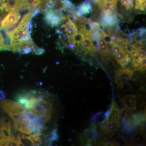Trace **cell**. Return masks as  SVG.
<instances>
[{
    "label": "cell",
    "instance_id": "3",
    "mask_svg": "<svg viewBox=\"0 0 146 146\" xmlns=\"http://www.w3.org/2000/svg\"><path fill=\"white\" fill-rule=\"evenodd\" d=\"M133 72L129 68H123L116 70L115 72V82L119 88L122 89L124 84L127 83L131 78Z\"/></svg>",
    "mask_w": 146,
    "mask_h": 146
},
{
    "label": "cell",
    "instance_id": "15",
    "mask_svg": "<svg viewBox=\"0 0 146 146\" xmlns=\"http://www.w3.org/2000/svg\"><path fill=\"white\" fill-rule=\"evenodd\" d=\"M145 119V115H143L141 113H136L133 114L129 120V123L134 126H138L141 125Z\"/></svg>",
    "mask_w": 146,
    "mask_h": 146
},
{
    "label": "cell",
    "instance_id": "20",
    "mask_svg": "<svg viewBox=\"0 0 146 146\" xmlns=\"http://www.w3.org/2000/svg\"><path fill=\"white\" fill-rule=\"evenodd\" d=\"M111 45L112 46V52L114 55L120 52L125 50L123 47L118 43H114Z\"/></svg>",
    "mask_w": 146,
    "mask_h": 146
},
{
    "label": "cell",
    "instance_id": "26",
    "mask_svg": "<svg viewBox=\"0 0 146 146\" xmlns=\"http://www.w3.org/2000/svg\"><path fill=\"white\" fill-rule=\"evenodd\" d=\"M58 138V134L56 129H54L52 131V133L51 137V141H55L57 140Z\"/></svg>",
    "mask_w": 146,
    "mask_h": 146
},
{
    "label": "cell",
    "instance_id": "6",
    "mask_svg": "<svg viewBox=\"0 0 146 146\" xmlns=\"http://www.w3.org/2000/svg\"><path fill=\"white\" fill-rule=\"evenodd\" d=\"M117 0H97L100 10L107 14L117 15Z\"/></svg>",
    "mask_w": 146,
    "mask_h": 146
},
{
    "label": "cell",
    "instance_id": "25",
    "mask_svg": "<svg viewBox=\"0 0 146 146\" xmlns=\"http://www.w3.org/2000/svg\"><path fill=\"white\" fill-rule=\"evenodd\" d=\"M5 40L4 39L3 36L0 30V50L5 49L7 48L5 43Z\"/></svg>",
    "mask_w": 146,
    "mask_h": 146
},
{
    "label": "cell",
    "instance_id": "11",
    "mask_svg": "<svg viewBox=\"0 0 146 146\" xmlns=\"http://www.w3.org/2000/svg\"><path fill=\"white\" fill-rule=\"evenodd\" d=\"M1 106L4 110L13 119V121H17L18 120L20 119L21 116H22V114L17 112L16 110L13 109L12 107H11L7 103L6 100L1 102Z\"/></svg>",
    "mask_w": 146,
    "mask_h": 146
},
{
    "label": "cell",
    "instance_id": "14",
    "mask_svg": "<svg viewBox=\"0 0 146 146\" xmlns=\"http://www.w3.org/2000/svg\"><path fill=\"white\" fill-rule=\"evenodd\" d=\"M98 46H97L99 52L102 56L105 57H108L110 54L108 49V45L107 42L104 40L103 38L100 39L97 42Z\"/></svg>",
    "mask_w": 146,
    "mask_h": 146
},
{
    "label": "cell",
    "instance_id": "27",
    "mask_svg": "<svg viewBox=\"0 0 146 146\" xmlns=\"http://www.w3.org/2000/svg\"><path fill=\"white\" fill-rule=\"evenodd\" d=\"M3 120L0 119V136H1V135L3 127Z\"/></svg>",
    "mask_w": 146,
    "mask_h": 146
},
{
    "label": "cell",
    "instance_id": "16",
    "mask_svg": "<svg viewBox=\"0 0 146 146\" xmlns=\"http://www.w3.org/2000/svg\"><path fill=\"white\" fill-rule=\"evenodd\" d=\"M1 136L6 138L11 137V125L9 121L3 120L2 131Z\"/></svg>",
    "mask_w": 146,
    "mask_h": 146
},
{
    "label": "cell",
    "instance_id": "17",
    "mask_svg": "<svg viewBox=\"0 0 146 146\" xmlns=\"http://www.w3.org/2000/svg\"><path fill=\"white\" fill-rule=\"evenodd\" d=\"M6 101L11 107H12L13 109L21 113L22 115L25 114L27 112V111L26 109L25 108L23 107L20 104L12 101L9 100H6Z\"/></svg>",
    "mask_w": 146,
    "mask_h": 146
},
{
    "label": "cell",
    "instance_id": "10",
    "mask_svg": "<svg viewBox=\"0 0 146 146\" xmlns=\"http://www.w3.org/2000/svg\"><path fill=\"white\" fill-rule=\"evenodd\" d=\"M119 119L118 118L109 117L104 125H103V128L107 133H113L120 127Z\"/></svg>",
    "mask_w": 146,
    "mask_h": 146
},
{
    "label": "cell",
    "instance_id": "23",
    "mask_svg": "<svg viewBox=\"0 0 146 146\" xmlns=\"http://www.w3.org/2000/svg\"><path fill=\"white\" fill-rule=\"evenodd\" d=\"M42 1L45 5H47L49 6L54 7L60 4L61 0H42Z\"/></svg>",
    "mask_w": 146,
    "mask_h": 146
},
{
    "label": "cell",
    "instance_id": "9",
    "mask_svg": "<svg viewBox=\"0 0 146 146\" xmlns=\"http://www.w3.org/2000/svg\"><path fill=\"white\" fill-rule=\"evenodd\" d=\"M102 25L105 27H114L118 23V19L117 15L107 14L103 12L101 16Z\"/></svg>",
    "mask_w": 146,
    "mask_h": 146
},
{
    "label": "cell",
    "instance_id": "5",
    "mask_svg": "<svg viewBox=\"0 0 146 146\" xmlns=\"http://www.w3.org/2000/svg\"><path fill=\"white\" fill-rule=\"evenodd\" d=\"M66 20L67 21L63 25L64 30L66 32L68 42L70 43V44L75 46L76 42V37L78 32L77 26L76 24L71 20L70 18H68Z\"/></svg>",
    "mask_w": 146,
    "mask_h": 146
},
{
    "label": "cell",
    "instance_id": "19",
    "mask_svg": "<svg viewBox=\"0 0 146 146\" xmlns=\"http://www.w3.org/2000/svg\"><path fill=\"white\" fill-rule=\"evenodd\" d=\"M146 0H136L135 8L141 11H145Z\"/></svg>",
    "mask_w": 146,
    "mask_h": 146
},
{
    "label": "cell",
    "instance_id": "21",
    "mask_svg": "<svg viewBox=\"0 0 146 146\" xmlns=\"http://www.w3.org/2000/svg\"><path fill=\"white\" fill-rule=\"evenodd\" d=\"M121 4L125 7L126 11H131L133 7V0H120Z\"/></svg>",
    "mask_w": 146,
    "mask_h": 146
},
{
    "label": "cell",
    "instance_id": "22",
    "mask_svg": "<svg viewBox=\"0 0 146 146\" xmlns=\"http://www.w3.org/2000/svg\"><path fill=\"white\" fill-rule=\"evenodd\" d=\"M29 136L32 142L33 146H39L42 145V140L39 136L33 134Z\"/></svg>",
    "mask_w": 146,
    "mask_h": 146
},
{
    "label": "cell",
    "instance_id": "4",
    "mask_svg": "<svg viewBox=\"0 0 146 146\" xmlns=\"http://www.w3.org/2000/svg\"><path fill=\"white\" fill-rule=\"evenodd\" d=\"M45 11V20L47 24L52 27L56 26L64 20V16H63L61 9H49Z\"/></svg>",
    "mask_w": 146,
    "mask_h": 146
},
{
    "label": "cell",
    "instance_id": "13",
    "mask_svg": "<svg viewBox=\"0 0 146 146\" xmlns=\"http://www.w3.org/2000/svg\"><path fill=\"white\" fill-rule=\"evenodd\" d=\"M115 59L119 64L124 68L131 60L128 54L125 50L120 52L115 55Z\"/></svg>",
    "mask_w": 146,
    "mask_h": 146
},
{
    "label": "cell",
    "instance_id": "1",
    "mask_svg": "<svg viewBox=\"0 0 146 146\" xmlns=\"http://www.w3.org/2000/svg\"><path fill=\"white\" fill-rule=\"evenodd\" d=\"M52 111V104L39 98H37L33 107L29 110L28 112L35 117H43L46 121L50 119Z\"/></svg>",
    "mask_w": 146,
    "mask_h": 146
},
{
    "label": "cell",
    "instance_id": "24",
    "mask_svg": "<svg viewBox=\"0 0 146 146\" xmlns=\"http://www.w3.org/2000/svg\"><path fill=\"white\" fill-rule=\"evenodd\" d=\"M8 139V143L7 146H21V143L18 139L13 137L7 138Z\"/></svg>",
    "mask_w": 146,
    "mask_h": 146
},
{
    "label": "cell",
    "instance_id": "7",
    "mask_svg": "<svg viewBox=\"0 0 146 146\" xmlns=\"http://www.w3.org/2000/svg\"><path fill=\"white\" fill-rule=\"evenodd\" d=\"M136 96L132 94H127L123 96L121 100L123 107V110L126 111H134L137 108Z\"/></svg>",
    "mask_w": 146,
    "mask_h": 146
},
{
    "label": "cell",
    "instance_id": "2",
    "mask_svg": "<svg viewBox=\"0 0 146 146\" xmlns=\"http://www.w3.org/2000/svg\"><path fill=\"white\" fill-rule=\"evenodd\" d=\"M21 18V15L18 11H9L1 21L0 29L5 31L10 29L16 25Z\"/></svg>",
    "mask_w": 146,
    "mask_h": 146
},
{
    "label": "cell",
    "instance_id": "18",
    "mask_svg": "<svg viewBox=\"0 0 146 146\" xmlns=\"http://www.w3.org/2000/svg\"><path fill=\"white\" fill-rule=\"evenodd\" d=\"M18 138L21 145L33 146V144L29 136H25L24 134H20L18 135Z\"/></svg>",
    "mask_w": 146,
    "mask_h": 146
},
{
    "label": "cell",
    "instance_id": "8",
    "mask_svg": "<svg viewBox=\"0 0 146 146\" xmlns=\"http://www.w3.org/2000/svg\"><path fill=\"white\" fill-rule=\"evenodd\" d=\"M79 46L86 53H92L96 51V47L93 44L89 31L86 32L80 45Z\"/></svg>",
    "mask_w": 146,
    "mask_h": 146
},
{
    "label": "cell",
    "instance_id": "12",
    "mask_svg": "<svg viewBox=\"0 0 146 146\" xmlns=\"http://www.w3.org/2000/svg\"><path fill=\"white\" fill-rule=\"evenodd\" d=\"M90 0L85 1L77 7L76 11L78 16H82L91 13L92 11V7L90 4Z\"/></svg>",
    "mask_w": 146,
    "mask_h": 146
}]
</instances>
